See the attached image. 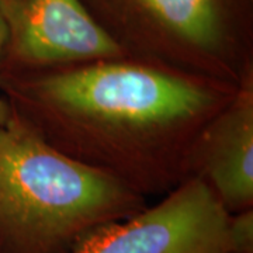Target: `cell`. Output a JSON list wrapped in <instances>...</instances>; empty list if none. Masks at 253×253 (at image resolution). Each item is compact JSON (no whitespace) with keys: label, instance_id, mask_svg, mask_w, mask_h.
<instances>
[{"label":"cell","instance_id":"52a82bcc","mask_svg":"<svg viewBox=\"0 0 253 253\" xmlns=\"http://www.w3.org/2000/svg\"><path fill=\"white\" fill-rule=\"evenodd\" d=\"M228 249L229 253H253V208L231 214Z\"/></svg>","mask_w":253,"mask_h":253},{"label":"cell","instance_id":"7a4b0ae2","mask_svg":"<svg viewBox=\"0 0 253 253\" xmlns=\"http://www.w3.org/2000/svg\"><path fill=\"white\" fill-rule=\"evenodd\" d=\"M146 206L142 194L61 152L9 110L0 126V253H72Z\"/></svg>","mask_w":253,"mask_h":253},{"label":"cell","instance_id":"6da1fadb","mask_svg":"<svg viewBox=\"0 0 253 253\" xmlns=\"http://www.w3.org/2000/svg\"><path fill=\"white\" fill-rule=\"evenodd\" d=\"M238 87L126 55L0 72L10 109L46 142L144 197L189 179L200 134Z\"/></svg>","mask_w":253,"mask_h":253},{"label":"cell","instance_id":"8992f818","mask_svg":"<svg viewBox=\"0 0 253 253\" xmlns=\"http://www.w3.org/2000/svg\"><path fill=\"white\" fill-rule=\"evenodd\" d=\"M191 176L206 181L229 214L253 208V75L200 134Z\"/></svg>","mask_w":253,"mask_h":253},{"label":"cell","instance_id":"3957f363","mask_svg":"<svg viewBox=\"0 0 253 253\" xmlns=\"http://www.w3.org/2000/svg\"><path fill=\"white\" fill-rule=\"evenodd\" d=\"M126 56L239 86L253 75V0H83Z\"/></svg>","mask_w":253,"mask_h":253},{"label":"cell","instance_id":"ba28073f","mask_svg":"<svg viewBox=\"0 0 253 253\" xmlns=\"http://www.w3.org/2000/svg\"><path fill=\"white\" fill-rule=\"evenodd\" d=\"M4 44H6V27L0 18V72H1V61H3V51H4ZM9 103L6 99L0 97V126L3 124V121L6 120L9 114Z\"/></svg>","mask_w":253,"mask_h":253},{"label":"cell","instance_id":"277c9868","mask_svg":"<svg viewBox=\"0 0 253 253\" xmlns=\"http://www.w3.org/2000/svg\"><path fill=\"white\" fill-rule=\"evenodd\" d=\"M231 214L199 176L152 207L97 229L72 253H229Z\"/></svg>","mask_w":253,"mask_h":253},{"label":"cell","instance_id":"5b68a950","mask_svg":"<svg viewBox=\"0 0 253 253\" xmlns=\"http://www.w3.org/2000/svg\"><path fill=\"white\" fill-rule=\"evenodd\" d=\"M1 71L30 72L123 56L83 0H0Z\"/></svg>","mask_w":253,"mask_h":253}]
</instances>
